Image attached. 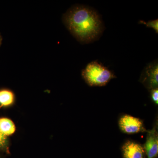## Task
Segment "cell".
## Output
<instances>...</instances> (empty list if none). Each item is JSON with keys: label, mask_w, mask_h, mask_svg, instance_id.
Instances as JSON below:
<instances>
[{"label": "cell", "mask_w": 158, "mask_h": 158, "mask_svg": "<svg viewBox=\"0 0 158 158\" xmlns=\"http://www.w3.org/2000/svg\"><path fill=\"white\" fill-rule=\"evenodd\" d=\"M81 74L86 83L90 87L105 86L112 79L116 77L111 71L98 61L88 63L82 70Z\"/></svg>", "instance_id": "7a4b0ae2"}, {"label": "cell", "mask_w": 158, "mask_h": 158, "mask_svg": "<svg viewBox=\"0 0 158 158\" xmlns=\"http://www.w3.org/2000/svg\"><path fill=\"white\" fill-rule=\"evenodd\" d=\"M15 101V95L12 90L7 88L0 89V109L8 107L13 105Z\"/></svg>", "instance_id": "52a82bcc"}, {"label": "cell", "mask_w": 158, "mask_h": 158, "mask_svg": "<svg viewBox=\"0 0 158 158\" xmlns=\"http://www.w3.org/2000/svg\"><path fill=\"white\" fill-rule=\"evenodd\" d=\"M139 23L145 25L148 27L152 28L156 31L157 34L158 33V20L157 19L154 20L149 21L148 22H145L144 21L141 20Z\"/></svg>", "instance_id": "30bf717a"}, {"label": "cell", "mask_w": 158, "mask_h": 158, "mask_svg": "<svg viewBox=\"0 0 158 158\" xmlns=\"http://www.w3.org/2000/svg\"><path fill=\"white\" fill-rule=\"evenodd\" d=\"M140 81L148 90L158 88V64L157 60L151 62L145 66L141 73Z\"/></svg>", "instance_id": "277c9868"}, {"label": "cell", "mask_w": 158, "mask_h": 158, "mask_svg": "<svg viewBox=\"0 0 158 158\" xmlns=\"http://www.w3.org/2000/svg\"><path fill=\"white\" fill-rule=\"evenodd\" d=\"M15 131L14 123L9 118H0V132L5 136L11 135Z\"/></svg>", "instance_id": "ba28073f"}, {"label": "cell", "mask_w": 158, "mask_h": 158, "mask_svg": "<svg viewBox=\"0 0 158 158\" xmlns=\"http://www.w3.org/2000/svg\"><path fill=\"white\" fill-rule=\"evenodd\" d=\"M151 98L153 101L156 105L158 104V88L152 89L151 90Z\"/></svg>", "instance_id": "8fae6325"}, {"label": "cell", "mask_w": 158, "mask_h": 158, "mask_svg": "<svg viewBox=\"0 0 158 158\" xmlns=\"http://www.w3.org/2000/svg\"><path fill=\"white\" fill-rule=\"evenodd\" d=\"M146 142L144 147L148 158H156L158 155V135L156 126L147 131Z\"/></svg>", "instance_id": "5b68a950"}, {"label": "cell", "mask_w": 158, "mask_h": 158, "mask_svg": "<svg viewBox=\"0 0 158 158\" xmlns=\"http://www.w3.org/2000/svg\"><path fill=\"white\" fill-rule=\"evenodd\" d=\"M0 151L9 154V140L8 137L0 132Z\"/></svg>", "instance_id": "9c48e42d"}, {"label": "cell", "mask_w": 158, "mask_h": 158, "mask_svg": "<svg viewBox=\"0 0 158 158\" xmlns=\"http://www.w3.org/2000/svg\"><path fill=\"white\" fill-rule=\"evenodd\" d=\"M118 126L122 131L126 134H136L146 131L144 123L141 119L127 114L119 118Z\"/></svg>", "instance_id": "3957f363"}, {"label": "cell", "mask_w": 158, "mask_h": 158, "mask_svg": "<svg viewBox=\"0 0 158 158\" xmlns=\"http://www.w3.org/2000/svg\"><path fill=\"white\" fill-rule=\"evenodd\" d=\"M3 38L2 35L0 34V47L2 45V43Z\"/></svg>", "instance_id": "7c38bea8"}, {"label": "cell", "mask_w": 158, "mask_h": 158, "mask_svg": "<svg viewBox=\"0 0 158 158\" xmlns=\"http://www.w3.org/2000/svg\"><path fill=\"white\" fill-rule=\"evenodd\" d=\"M63 23L75 38L82 43H89L97 39L103 27L96 11L81 5L72 7L63 15Z\"/></svg>", "instance_id": "6da1fadb"}, {"label": "cell", "mask_w": 158, "mask_h": 158, "mask_svg": "<svg viewBox=\"0 0 158 158\" xmlns=\"http://www.w3.org/2000/svg\"><path fill=\"white\" fill-rule=\"evenodd\" d=\"M123 158H144V147L135 141L128 140L122 147Z\"/></svg>", "instance_id": "8992f818"}]
</instances>
